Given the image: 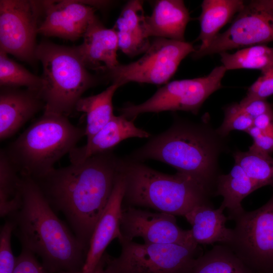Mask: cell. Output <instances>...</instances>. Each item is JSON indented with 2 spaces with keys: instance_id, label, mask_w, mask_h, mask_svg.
<instances>
[{
  "instance_id": "1",
  "label": "cell",
  "mask_w": 273,
  "mask_h": 273,
  "mask_svg": "<svg viewBox=\"0 0 273 273\" xmlns=\"http://www.w3.org/2000/svg\"><path fill=\"white\" fill-rule=\"evenodd\" d=\"M120 163V159L108 151L33 178L54 210L64 214L87 251L113 190Z\"/></svg>"
},
{
  "instance_id": "2",
  "label": "cell",
  "mask_w": 273,
  "mask_h": 273,
  "mask_svg": "<svg viewBox=\"0 0 273 273\" xmlns=\"http://www.w3.org/2000/svg\"><path fill=\"white\" fill-rule=\"evenodd\" d=\"M22 204L7 217L22 249L36 254L51 273L82 270L87 250L55 214L31 177L22 176Z\"/></svg>"
},
{
  "instance_id": "3",
  "label": "cell",
  "mask_w": 273,
  "mask_h": 273,
  "mask_svg": "<svg viewBox=\"0 0 273 273\" xmlns=\"http://www.w3.org/2000/svg\"><path fill=\"white\" fill-rule=\"evenodd\" d=\"M219 146L214 133L201 125L177 121L135 151L130 158L166 163L189 175L214 195Z\"/></svg>"
},
{
  "instance_id": "4",
  "label": "cell",
  "mask_w": 273,
  "mask_h": 273,
  "mask_svg": "<svg viewBox=\"0 0 273 273\" xmlns=\"http://www.w3.org/2000/svg\"><path fill=\"white\" fill-rule=\"evenodd\" d=\"M120 170L125 181V207L185 216L197 206L212 205L208 192L186 174L163 173L130 158L120 159Z\"/></svg>"
},
{
  "instance_id": "5",
  "label": "cell",
  "mask_w": 273,
  "mask_h": 273,
  "mask_svg": "<svg viewBox=\"0 0 273 273\" xmlns=\"http://www.w3.org/2000/svg\"><path fill=\"white\" fill-rule=\"evenodd\" d=\"M85 128L72 124L64 115L44 112L5 150L21 176L36 178L76 147Z\"/></svg>"
},
{
  "instance_id": "6",
  "label": "cell",
  "mask_w": 273,
  "mask_h": 273,
  "mask_svg": "<svg viewBox=\"0 0 273 273\" xmlns=\"http://www.w3.org/2000/svg\"><path fill=\"white\" fill-rule=\"evenodd\" d=\"M36 57L42 66L38 94L45 104L44 112L66 116L82 95L98 83L74 47L42 41L37 46Z\"/></svg>"
},
{
  "instance_id": "7",
  "label": "cell",
  "mask_w": 273,
  "mask_h": 273,
  "mask_svg": "<svg viewBox=\"0 0 273 273\" xmlns=\"http://www.w3.org/2000/svg\"><path fill=\"white\" fill-rule=\"evenodd\" d=\"M119 241L120 254L116 258L109 255L106 273H188L201 255L198 245Z\"/></svg>"
},
{
  "instance_id": "8",
  "label": "cell",
  "mask_w": 273,
  "mask_h": 273,
  "mask_svg": "<svg viewBox=\"0 0 273 273\" xmlns=\"http://www.w3.org/2000/svg\"><path fill=\"white\" fill-rule=\"evenodd\" d=\"M226 71L221 65L204 77L172 81L159 88L145 102L128 104L118 110L121 115L132 120L139 115L148 112L180 110L196 114L206 100L221 88Z\"/></svg>"
},
{
  "instance_id": "9",
  "label": "cell",
  "mask_w": 273,
  "mask_h": 273,
  "mask_svg": "<svg viewBox=\"0 0 273 273\" xmlns=\"http://www.w3.org/2000/svg\"><path fill=\"white\" fill-rule=\"evenodd\" d=\"M234 220L227 245L254 273H273V192L263 206Z\"/></svg>"
},
{
  "instance_id": "10",
  "label": "cell",
  "mask_w": 273,
  "mask_h": 273,
  "mask_svg": "<svg viewBox=\"0 0 273 273\" xmlns=\"http://www.w3.org/2000/svg\"><path fill=\"white\" fill-rule=\"evenodd\" d=\"M196 50L190 42L156 37L139 60L119 64L106 72L112 83L120 87L130 82L155 84L166 83L181 61Z\"/></svg>"
},
{
  "instance_id": "11",
  "label": "cell",
  "mask_w": 273,
  "mask_h": 273,
  "mask_svg": "<svg viewBox=\"0 0 273 273\" xmlns=\"http://www.w3.org/2000/svg\"><path fill=\"white\" fill-rule=\"evenodd\" d=\"M273 41V0L245 3L230 26L218 33L205 49L191 55L194 59L234 49Z\"/></svg>"
},
{
  "instance_id": "12",
  "label": "cell",
  "mask_w": 273,
  "mask_h": 273,
  "mask_svg": "<svg viewBox=\"0 0 273 273\" xmlns=\"http://www.w3.org/2000/svg\"><path fill=\"white\" fill-rule=\"evenodd\" d=\"M43 9L42 1H0V50L19 59H36V36Z\"/></svg>"
},
{
  "instance_id": "13",
  "label": "cell",
  "mask_w": 273,
  "mask_h": 273,
  "mask_svg": "<svg viewBox=\"0 0 273 273\" xmlns=\"http://www.w3.org/2000/svg\"><path fill=\"white\" fill-rule=\"evenodd\" d=\"M175 216L133 207H123L120 223L122 239L132 240L141 237L144 243L149 244L198 245L193 241L190 230H183L177 225Z\"/></svg>"
},
{
  "instance_id": "14",
  "label": "cell",
  "mask_w": 273,
  "mask_h": 273,
  "mask_svg": "<svg viewBox=\"0 0 273 273\" xmlns=\"http://www.w3.org/2000/svg\"><path fill=\"white\" fill-rule=\"evenodd\" d=\"M43 19L38 33L75 40L82 37L97 18L95 9L84 1H42Z\"/></svg>"
},
{
  "instance_id": "15",
  "label": "cell",
  "mask_w": 273,
  "mask_h": 273,
  "mask_svg": "<svg viewBox=\"0 0 273 273\" xmlns=\"http://www.w3.org/2000/svg\"><path fill=\"white\" fill-rule=\"evenodd\" d=\"M125 188L124 179L119 169L109 200L94 230L82 271L94 269L110 243L114 239H122L120 223Z\"/></svg>"
},
{
  "instance_id": "16",
  "label": "cell",
  "mask_w": 273,
  "mask_h": 273,
  "mask_svg": "<svg viewBox=\"0 0 273 273\" xmlns=\"http://www.w3.org/2000/svg\"><path fill=\"white\" fill-rule=\"evenodd\" d=\"M82 37V43L74 47L87 69L106 73L120 64L118 38L113 28H106L97 18Z\"/></svg>"
},
{
  "instance_id": "17",
  "label": "cell",
  "mask_w": 273,
  "mask_h": 273,
  "mask_svg": "<svg viewBox=\"0 0 273 273\" xmlns=\"http://www.w3.org/2000/svg\"><path fill=\"white\" fill-rule=\"evenodd\" d=\"M45 104L36 92L26 88L1 87L0 92V139L14 134Z\"/></svg>"
},
{
  "instance_id": "18",
  "label": "cell",
  "mask_w": 273,
  "mask_h": 273,
  "mask_svg": "<svg viewBox=\"0 0 273 273\" xmlns=\"http://www.w3.org/2000/svg\"><path fill=\"white\" fill-rule=\"evenodd\" d=\"M149 136V132L136 127L133 120L121 115H114L84 145L75 147L69 153L70 161L71 163H78L93 155L109 151L125 139Z\"/></svg>"
},
{
  "instance_id": "19",
  "label": "cell",
  "mask_w": 273,
  "mask_h": 273,
  "mask_svg": "<svg viewBox=\"0 0 273 273\" xmlns=\"http://www.w3.org/2000/svg\"><path fill=\"white\" fill-rule=\"evenodd\" d=\"M146 18L143 2L132 0L125 5L115 23L118 48L129 57L144 53L150 45Z\"/></svg>"
},
{
  "instance_id": "20",
  "label": "cell",
  "mask_w": 273,
  "mask_h": 273,
  "mask_svg": "<svg viewBox=\"0 0 273 273\" xmlns=\"http://www.w3.org/2000/svg\"><path fill=\"white\" fill-rule=\"evenodd\" d=\"M190 20L183 1H157L151 14L146 18L148 35L185 41L186 27Z\"/></svg>"
},
{
  "instance_id": "21",
  "label": "cell",
  "mask_w": 273,
  "mask_h": 273,
  "mask_svg": "<svg viewBox=\"0 0 273 273\" xmlns=\"http://www.w3.org/2000/svg\"><path fill=\"white\" fill-rule=\"evenodd\" d=\"M225 209L221 205L214 209L212 205L196 207L184 217L191 225L192 238L198 245L220 243L228 245L231 241L233 229L225 223L228 217L223 213Z\"/></svg>"
},
{
  "instance_id": "22",
  "label": "cell",
  "mask_w": 273,
  "mask_h": 273,
  "mask_svg": "<svg viewBox=\"0 0 273 273\" xmlns=\"http://www.w3.org/2000/svg\"><path fill=\"white\" fill-rule=\"evenodd\" d=\"M258 189L243 169L235 163L228 174L218 176L214 196L223 198L220 205L227 209L228 220H234L245 211L241 205L242 200Z\"/></svg>"
},
{
  "instance_id": "23",
  "label": "cell",
  "mask_w": 273,
  "mask_h": 273,
  "mask_svg": "<svg viewBox=\"0 0 273 273\" xmlns=\"http://www.w3.org/2000/svg\"><path fill=\"white\" fill-rule=\"evenodd\" d=\"M245 3L242 0H204L198 18L200 32L197 39L201 41V44L196 50L207 47L219 30L241 11Z\"/></svg>"
},
{
  "instance_id": "24",
  "label": "cell",
  "mask_w": 273,
  "mask_h": 273,
  "mask_svg": "<svg viewBox=\"0 0 273 273\" xmlns=\"http://www.w3.org/2000/svg\"><path fill=\"white\" fill-rule=\"evenodd\" d=\"M120 86L112 83L102 92L87 97H82L77 102L75 109L86 115L85 136L89 140L114 116L112 99Z\"/></svg>"
},
{
  "instance_id": "25",
  "label": "cell",
  "mask_w": 273,
  "mask_h": 273,
  "mask_svg": "<svg viewBox=\"0 0 273 273\" xmlns=\"http://www.w3.org/2000/svg\"><path fill=\"white\" fill-rule=\"evenodd\" d=\"M188 273H254L230 247L214 246L194 261Z\"/></svg>"
},
{
  "instance_id": "26",
  "label": "cell",
  "mask_w": 273,
  "mask_h": 273,
  "mask_svg": "<svg viewBox=\"0 0 273 273\" xmlns=\"http://www.w3.org/2000/svg\"><path fill=\"white\" fill-rule=\"evenodd\" d=\"M8 158L5 150L0 153V216L7 217L22 204V176ZM20 175V174H19Z\"/></svg>"
},
{
  "instance_id": "27",
  "label": "cell",
  "mask_w": 273,
  "mask_h": 273,
  "mask_svg": "<svg viewBox=\"0 0 273 273\" xmlns=\"http://www.w3.org/2000/svg\"><path fill=\"white\" fill-rule=\"evenodd\" d=\"M222 65L227 70L257 69L262 74L273 67V47L258 44L243 48L233 54L219 53Z\"/></svg>"
},
{
  "instance_id": "28",
  "label": "cell",
  "mask_w": 273,
  "mask_h": 273,
  "mask_svg": "<svg viewBox=\"0 0 273 273\" xmlns=\"http://www.w3.org/2000/svg\"><path fill=\"white\" fill-rule=\"evenodd\" d=\"M235 163L239 165L259 188L273 187V158L269 155L249 150L234 153Z\"/></svg>"
},
{
  "instance_id": "29",
  "label": "cell",
  "mask_w": 273,
  "mask_h": 273,
  "mask_svg": "<svg viewBox=\"0 0 273 273\" xmlns=\"http://www.w3.org/2000/svg\"><path fill=\"white\" fill-rule=\"evenodd\" d=\"M41 84V77L32 74L23 66L9 58L7 53L0 50L1 87H18L22 86L38 93Z\"/></svg>"
},
{
  "instance_id": "30",
  "label": "cell",
  "mask_w": 273,
  "mask_h": 273,
  "mask_svg": "<svg viewBox=\"0 0 273 273\" xmlns=\"http://www.w3.org/2000/svg\"><path fill=\"white\" fill-rule=\"evenodd\" d=\"M253 123V118L243 110L239 103L233 104L225 108L224 120L216 132L224 136L233 130L246 132Z\"/></svg>"
},
{
  "instance_id": "31",
  "label": "cell",
  "mask_w": 273,
  "mask_h": 273,
  "mask_svg": "<svg viewBox=\"0 0 273 273\" xmlns=\"http://www.w3.org/2000/svg\"><path fill=\"white\" fill-rule=\"evenodd\" d=\"M13 229L11 222L6 219L0 231V273H13L16 266L11 247Z\"/></svg>"
},
{
  "instance_id": "32",
  "label": "cell",
  "mask_w": 273,
  "mask_h": 273,
  "mask_svg": "<svg viewBox=\"0 0 273 273\" xmlns=\"http://www.w3.org/2000/svg\"><path fill=\"white\" fill-rule=\"evenodd\" d=\"M13 273H51L36 259L34 254L24 249L18 257Z\"/></svg>"
},
{
  "instance_id": "33",
  "label": "cell",
  "mask_w": 273,
  "mask_h": 273,
  "mask_svg": "<svg viewBox=\"0 0 273 273\" xmlns=\"http://www.w3.org/2000/svg\"><path fill=\"white\" fill-rule=\"evenodd\" d=\"M273 95V67L262 74L248 89L246 96L265 99Z\"/></svg>"
},
{
  "instance_id": "34",
  "label": "cell",
  "mask_w": 273,
  "mask_h": 273,
  "mask_svg": "<svg viewBox=\"0 0 273 273\" xmlns=\"http://www.w3.org/2000/svg\"><path fill=\"white\" fill-rule=\"evenodd\" d=\"M239 104L243 110L253 119L273 110L265 99L246 96Z\"/></svg>"
},
{
  "instance_id": "35",
  "label": "cell",
  "mask_w": 273,
  "mask_h": 273,
  "mask_svg": "<svg viewBox=\"0 0 273 273\" xmlns=\"http://www.w3.org/2000/svg\"><path fill=\"white\" fill-rule=\"evenodd\" d=\"M249 150L270 155L273 152V131L262 132L260 136L253 139Z\"/></svg>"
},
{
  "instance_id": "36",
  "label": "cell",
  "mask_w": 273,
  "mask_h": 273,
  "mask_svg": "<svg viewBox=\"0 0 273 273\" xmlns=\"http://www.w3.org/2000/svg\"><path fill=\"white\" fill-rule=\"evenodd\" d=\"M253 125L262 132L273 130V110L262 114L253 119Z\"/></svg>"
},
{
  "instance_id": "37",
  "label": "cell",
  "mask_w": 273,
  "mask_h": 273,
  "mask_svg": "<svg viewBox=\"0 0 273 273\" xmlns=\"http://www.w3.org/2000/svg\"><path fill=\"white\" fill-rule=\"evenodd\" d=\"M108 256L109 255L105 253L98 265L95 269L91 271L84 272L81 270L73 271H61L58 273H106L105 267Z\"/></svg>"
},
{
  "instance_id": "38",
  "label": "cell",
  "mask_w": 273,
  "mask_h": 273,
  "mask_svg": "<svg viewBox=\"0 0 273 273\" xmlns=\"http://www.w3.org/2000/svg\"><path fill=\"white\" fill-rule=\"evenodd\" d=\"M246 132L248 133L253 139L259 137L262 133L261 130L253 125L249 128Z\"/></svg>"
}]
</instances>
